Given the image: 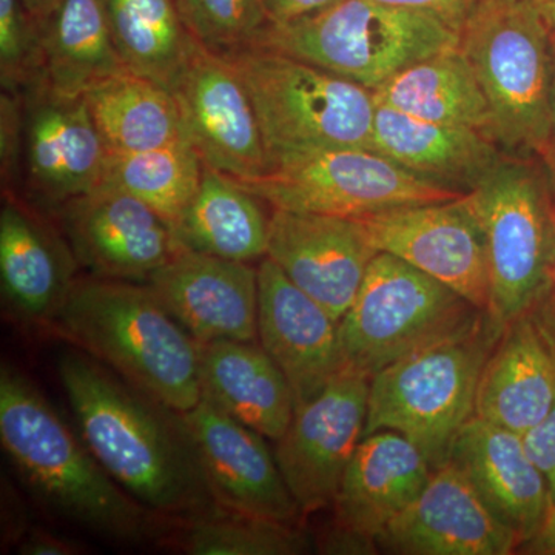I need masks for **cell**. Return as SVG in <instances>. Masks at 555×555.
Listing matches in <instances>:
<instances>
[{
	"label": "cell",
	"instance_id": "cell-10",
	"mask_svg": "<svg viewBox=\"0 0 555 555\" xmlns=\"http://www.w3.org/2000/svg\"><path fill=\"white\" fill-rule=\"evenodd\" d=\"M236 182L280 210L347 218L448 203L465 195L418 177L369 149L310 153L283 160L251 181Z\"/></svg>",
	"mask_w": 555,
	"mask_h": 555
},
{
	"label": "cell",
	"instance_id": "cell-1",
	"mask_svg": "<svg viewBox=\"0 0 555 555\" xmlns=\"http://www.w3.org/2000/svg\"><path fill=\"white\" fill-rule=\"evenodd\" d=\"M56 364L80 437L131 499L171 521L221 507L181 412L76 347Z\"/></svg>",
	"mask_w": 555,
	"mask_h": 555
},
{
	"label": "cell",
	"instance_id": "cell-39",
	"mask_svg": "<svg viewBox=\"0 0 555 555\" xmlns=\"http://www.w3.org/2000/svg\"><path fill=\"white\" fill-rule=\"evenodd\" d=\"M20 96L13 91L2 93V169L3 177L11 175L20 155L21 131Z\"/></svg>",
	"mask_w": 555,
	"mask_h": 555
},
{
	"label": "cell",
	"instance_id": "cell-25",
	"mask_svg": "<svg viewBox=\"0 0 555 555\" xmlns=\"http://www.w3.org/2000/svg\"><path fill=\"white\" fill-rule=\"evenodd\" d=\"M201 398L278 441L295 415L286 375L258 341L199 343Z\"/></svg>",
	"mask_w": 555,
	"mask_h": 555
},
{
	"label": "cell",
	"instance_id": "cell-12",
	"mask_svg": "<svg viewBox=\"0 0 555 555\" xmlns=\"http://www.w3.org/2000/svg\"><path fill=\"white\" fill-rule=\"evenodd\" d=\"M369 385L363 372L343 367L312 400L295 409L275 459L302 516L334 506L339 485L364 436Z\"/></svg>",
	"mask_w": 555,
	"mask_h": 555
},
{
	"label": "cell",
	"instance_id": "cell-42",
	"mask_svg": "<svg viewBox=\"0 0 555 555\" xmlns=\"http://www.w3.org/2000/svg\"><path fill=\"white\" fill-rule=\"evenodd\" d=\"M526 313L534 321L537 328L555 356V286L553 283L547 284L545 291L539 295Z\"/></svg>",
	"mask_w": 555,
	"mask_h": 555
},
{
	"label": "cell",
	"instance_id": "cell-4",
	"mask_svg": "<svg viewBox=\"0 0 555 555\" xmlns=\"http://www.w3.org/2000/svg\"><path fill=\"white\" fill-rule=\"evenodd\" d=\"M503 328L485 312L473 326L377 372L369 385L364 436L393 430L422 451L433 470L447 465L456 436L476 415L481 372Z\"/></svg>",
	"mask_w": 555,
	"mask_h": 555
},
{
	"label": "cell",
	"instance_id": "cell-34",
	"mask_svg": "<svg viewBox=\"0 0 555 555\" xmlns=\"http://www.w3.org/2000/svg\"><path fill=\"white\" fill-rule=\"evenodd\" d=\"M177 7L190 35L219 54L255 46L269 24L262 0H177Z\"/></svg>",
	"mask_w": 555,
	"mask_h": 555
},
{
	"label": "cell",
	"instance_id": "cell-32",
	"mask_svg": "<svg viewBox=\"0 0 555 555\" xmlns=\"http://www.w3.org/2000/svg\"><path fill=\"white\" fill-rule=\"evenodd\" d=\"M203 170L198 152L184 139L145 152H108L102 184L142 201L171 225L198 192Z\"/></svg>",
	"mask_w": 555,
	"mask_h": 555
},
{
	"label": "cell",
	"instance_id": "cell-33",
	"mask_svg": "<svg viewBox=\"0 0 555 555\" xmlns=\"http://www.w3.org/2000/svg\"><path fill=\"white\" fill-rule=\"evenodd\" d=\"M163 545L189 555H301L313 550L298 524L248 516L218 507L170 524Z\"/></svg>",
	"mask_w": 555,
	"mask_h": 555
},
{
	"label": "cell",
	"instance_id": "cell-3",
	"mask_svg": "<svg viewBox=\"0 0 555 555\" xmlns=\"http://www.w3.org/2000/svg\"><path fill=\"white\" fill-rule=\"evenodd\" d=\"M49 328L173 411L201 401L199 343L147 286L78 278Z\"/></svg>",
	"mask_w": 555,
	"mask_h": 555
},
{
	"label": "cell",
	"instance_id": "cell-26",
	"mask_svg": "<svg viewBox=\"0 0 555 555\" xmlns=\"http://www.w3.org/2000/svg\"><path fill=\"white\" fill-rule=\"evenodd\" d=\"M489 138L481 131L429 122L386 105L375 108V152L444 188H473L499 163Z\"/></svg>",
	"mask_w": 555,
	"mask_h": 555
},
{
	"label": "cell",
	"instance_id": "cell-5",
	"mask_svg": "<svg viewBox=\"0 0 555 555\" xmlns=\"http://www.w3.org/2000/svg\"><path fill=\"white\" fill-rule=\"evenodd\" d=\"M224 56L254 104L269 169L326 150H374V91L266 47Z\"/></svg>",
	"mask_w": 555,
	"mask_h": 555
},
{
	"label": "cell",
	"instance_id": "cell-8",
	"mask_svg": "<svg viewBox=\"0 0 555 555\" xmlns=\"http://www.w3.org/2000/svg\"><path fill=\"white\" fill-rule=\"evenodd\" d=\"M483 313L403 259L378 251L338 323L343 366L372 378L401 358L473 326Z\"/></svg>",
	"mask_w": 555,
	"mask_h": 555
},
{
	"label": "cell",
	"instance_id": "cell-22",
	"mask_svg": "<svg viewBox=\"0 0 555 555\" xmlns=\"http://www.w3.org/2000/svg\"><path fill=\"white\" fill-rule=\"evenodd\" d=\"M76 261L61 238L31 208L9 198L0 211V283L11 315L31 326L50 327L64 306Z\"/></svg>",
	"mask_w": 555,
	"mask_h": 555
},
{
	"label": "cell",
	"instance_id": "cell-29",
	"mask_svg": "<svg viewBox=\"0 0 555 555\" xmlns=\"http://www.w3.org/2000/svg\"><path fill=\"white\" fill-rule=\"evenodd\" d=\"M374 94L377 104L414 118L465 127L494 138L488 100L460 47L409 65Z\"/></svg>",
	"mask_w": 555,
	"mask_h": 555
},
{
	"label": "cell",
	"instance_id": "cell-31",
	"mask_svg": "<svg viewBox=\"0 0 555 555\" xmlns=\"http://www.w3.org/2000/svg\"><path fill=\"white\" fill-rule=\"evenodd\" d=\"M120 60L134 75L170 90L188 56L192 35L173 0H104Z\"/></svg>",
	"mask_w": 555,
	"mask_h": 555
},
{
	"label": "cell",
	"instance_id": "cell-44",
	"mask_svg": "<svg viewBox=\"0 0 555 555\" xmlns=\"http://www.w3.org/2000/svg\"><path fill=\"white\" fill-rule=\"evenodd\" d=\"M36 25L47 20L61 0H21Z\"/></svg>",
	"mask_w": 555,
	"mask_h": 555
},
{
	"label": "cell",
	"instance_id": "cell-35",
	"mask_svg": "<svg viewBox=\"0 0 555 555\" xmlns=\"http://www.w3.org/2000/svg\"><path fill=\"white\" fill-rule=\"evenodd\" d=\"M0 75L13 93L40 80L38 27L21 0H0Z\"/></svg>",
	"mask_w": 555,
	"mask_h": 555
},
{
	"label": "cell",
	"instance_id": "cell-17",
	"mask_svg": "<svg viewBox=\"0 0 555 555\" xmlns=\"http://www.w3.org/2000/svg\"><path fill=\"white\" fill-rule=\"evenodd\" d=\"M377 545L400 555H509L521 542L449 462L433 470L414 502L377 537Z\"/></svg>",
	"mask_w": 555,
	"mask_h": 555
},
{
	"label": "cell",
	"instance_id": "cell-2",
	"mask_svg": "<svg viewBox=\"0 0 555 555\" xmlns=\"http://www.w3.org/2000/svg\"><path fill=\"white\" fill-rule=\"evenodd\" d=\"M0 441L40 505L109 542L142 546L169 531L101 466L39 387L17 369L0 371Z\"/></svg>",
	"mask_w": 555,
	"mask_h": 555
},
{
	"label": "cell",
	"instance_id": "cell-19",
	"mask_svg": "<svg viewBox=\"0 0 555 555\" xmlns=\"http://www.w3.org/2000/svg\"><path fill=\"white\" fill-rule=\"evenodd\" d=\"M24 158L33 192L53 206L102 184L105 147L86 98L54 93L43 82L27 87Z\"/></svg>",
	"mask_w": 555,
	"mask_h": 555
},
{
	"label": "cell",
	"instance_id": "cell-40",
	"mask_svg": "<svg viewBox=\"0 0 555 555\" xmlns=\"http://www.w3.org/2000/svg\"><path fill=\"white\" fill-rule=\"evenodd\" d=\"M17 553L22 555H76L82 547L72 540L62 539L43 528H30L17 543Z\"/></svg>",
	"mask_w": 555,
	"mask_h": 555
},
{
	"label": "cell",
	"instance_id": "cell-24",
	"mask_svg": "<svg viewBox=\"0 0 555 555\" xmlns=\"http://www.w3.org/2000/svg\"><path fill=\"white\" fill-rule=\"evenodd\" d=\"M554 404L555 356L525 312L506 324L486 361L476 416L524 436Z\"/></svg>",
	"mask_w": 555,
	"mask_h": 555
},
{
	"label": "cell",
	"instance_id": "cell-38",
	"mask_svg": "<svg viewBox=\"0 0 555 555\" xmlns=\"http://www.w3.org/2000/svg\"><path fill=\"white\" fill-rule=\"evenodd\" d=\"M313 550L328 555H371L378 553L375 540L369 539L332 520L323 531L315 537Z\"/></svg>",
	"mask_w": 555,
	"mask_h": 555
},
{
	"label": "cell",
	"instance_id": "cell-27",
	"mask_svg": "<svg viewBox=\"0 0 555 555\" xmlns=\"http://www.w3.org/2000/svg\"><path fill=\"white\" fill-rule=\"evenodd\" d=\"M38 27L40 82L62 96H83L130 72L109 33L104 0H61Z\"/></svg>",
	"mask_w": 555,
	"mask_h": 555
},
{
	"label": "cell",
	"instance_id": "cell-41",
	"mask_svg": "<svg viewBox=\"0 0 555 555\" xmlns=\"http://www.w3.org/2000/svg\"><path fill=\"white\" fill-rule=\"evenodd\" d=\"M338 0H262L269 24H286L334 5Z\"/></svg>",
	"mask_w": 555,
	"mask_h": 555
},
{
	"label": "cell",
	"instance_id": "cell-21",
	"mask_svg": "<svg viewBox=\"0 0 555 555\" xmlns=\"http://www.w3.org/2000/svg\"><path fill=\"white\" fill-rule=\"evenodd\" d=\"M449 462L465 474L488 509L516 532L521 546L545 524L550 491L520 434L474 415L456 436Z\"/></svg>",
	"mask_w": 555,
	"mask_h": 555
},
{
	"label": "cell",
	"instance_id": "cell-7",
	"mask_svg": "<svg viewBox=\"0 0 555 555\" xmlns=\"http://www.w3.org/2000/svg\"><path fill=\"white\" fill-rule=\"evenodd\" d=\"M255 46L377 91L409 65L460 47V33L422 11L338 0L297 21L268 24Z\"/></svg>",
	"mask_w": 555,
	"mask_h": 555
},
{
	"label": "cell",
	"instance_id": "cell-11",
	"mask_svg": "<svg viewBox=\"0 0 555 555\" xmlns=\"http://www.w3.org/2000/svg\"><path fill=\"white\" fill-rule=\"evenodd\" d=\"M170 91L185 137L206 166L236 181H251L269 170L257 113L228 56L192 36Z\"/></svg>",
	"mask_w": 555,
	"mask_h": 555
},
{
	"label": "cell",
	"instance_id": "cell-43",
	"mask_svg": "<svg viewBox=\"0 0 555 555\" xmlns=\"http://www.w3.org/2000/svg\"><path fill=\"white\" fill-rule=\"evenodd\" d=\"M520 554L555 555V507L547 514L545 524L529 542L518 550Z\"/></svg>",
	"mask_w": 555,
	"mask_h": 555
},
{
	"label": "cell",
	"instance_id": "cell-30",
	"mask_svg": "<svg viewBox=\"0 0 555 555\" xmlns=\"http://www.w3.org/2000/svg\"><path fill=\"white\" fill-rule=\"evenodd\" d=\"M83 98L108 152H145L188 139L171 91L133 72L102 80Z\"/></svg>",
	"mask_w": 555,
	"mask_h": 555
},
{
	"label": "cell",
	"instance_id": "cell-15",
	"mask_svg": "<svg viewBox=\"0 0 555 555\" xmlns=\"http://www.w3.org/2000/svg\"><path fill=\"white\" fill-rule=\"evenodd\" d=\"M377 254L360 218L273 208L266 257L338 323Z\"/></svg>",
	"mask_w": 555,
	"mask_h": 555
},
{
	"label": "cell",
	"instance_id": "cell-45",
	"mask_svg": "<svg viewBox=\"0 0 555 555\" xmlns=\"http://www.w3.org/2000/svg\"><path fill=\"white\" fill-rule=\"evenodd\" d=\"M535 5L539 7L540 13L545 17L546 24L550 25L551 30H555V0H534Z\"/></svg>",
	"mask_w": 555,
	"mask_h": 555
},
{
	"label": "cell",
	"instance_id": "cell-46",
	"mask_svg": "<svg viewBox=\"0 0 555 555\" xmlns=\"http://www.w3.org/2000/svg\"><path fill=\"white\" fill-rule=\"evenodd\" d=\"M553 47H554V118H553V137H551L550 152L547 155H553L555 152V30L553 31Z\"/></svg>",
	"mask_w": 555,
	"mask_h": 555
},
{
	"label": "cell",
	"instance_id": "cell-9",
	"mask_svg": "<svg viewBox=\"0 0 555 555\" xmlns=\"http://www.w3.org/2000/svg\"><path fill=\"white\" fill-rule=\"evenodd\" d=\"M465 201L483 232L491 284L488 312L506 326L551 283L553 204L534 170L502 159L465 193Z\"/></svg>",
	"mask_w": 555,
	"mask_h": 555
},
{
	"label": "cell",
	"instance_id": "cell-6",
	"mask_svg": "<svg viewBox=\"0 0 555 555\" xmlns=\"http://www.w3.org/2000/svg\"><path fill=\"white\" fill-rule=\"evenodd\" d=\"M460 49L492 113V133L509 149L550 152L554 118L553 30L534 0H480Z\"/></svg>",
	"mask_w": 555,
	"mask_h": 555
},
{
	"label": "cell",
	"instance_id": "cell-14",
	"mask_svg": "<svg viewBox=\"0 0 555 555\" xmlns=\"http://www.w3.org/2000/svg\"><path fill=\"white\" fill-rule=\"evenodd\" d=\"M60 217L78 266L91 276L147 281L179 248L166 219L113 185L67 201Z\"/></svg>",
	"mask_w": 555,
	"mask_h": 555
},
{
	"label": "cell",
	"instance_id": "cell-18",
	"mask_svg": "<svg viewBox=\"0 0 555 555\" xmlns=\"http://www.w3.org/2000/svg\"><path fill=\"white\" fill-rule=\"evenodd\" d=\"M198 343L258 341V269L178 248L145 281Z\"/></svg>",
	"mask_w": 555,
	"mask_h": 555
},
{
	"label": "cell",
	"instance_id": "cell-28",
	"mask_svg": "<svg viewBox=\"0 0 555 555\" xmlns=\"http://www.w3.org/2000/svg\"><path fill=\"white\" fill-rule=\"evenodd\" d=\"M269 222L261 199L204 164L198 192L171 230L179 248L251 262L268 254Z\"/></svg>",
	"mask_w": 555,
	"mask_h": 555
},
{
	"label": "cell",
	"instance_id": "cell-13",
	"mask_svg": "<svg viewBox=\"0 0 555 555\" xmlns=\"http://www.w3.org/2000/svg\"><path fill=\"white\" fill-rule=\"evenodd\" d=\"M360 219L378 251L403 259L488 312L491 284L483 232L465 195L448 203L398 207Z\"/></svg>",
	"mask_w": 555,
	"mask_h": 555
},
{
	"label": "cell",
	"instance_id": "cell-20",
	"mask_svg": "<svg viewBox=\"0 0 555 555\" xmlns=\"http://www.w3.org/2000/svg\"><path fill=\"white\" fill-rule=\"evenodd\" d=\"M258 339L286 375L295 409L345 367L338 321L268 257L258 266Z\"/></svg>",
	"mask_w": 555,
	"mask_h": 555
},
{
	"label": "cell",
	"instance_id": "cell-36",
	"mask_svg": "<svg viewBox=\"0 0 555 555\" xmlns=\"http://www.w3.org/2000/svg\"><path fill=\"white\" fill-rule=\"evenodd\" d=\"M524 441L532 462L545 477L551 509H553L555 507V404L539 425L524 434Z\"/></svg>",
	"mask_w": 555,
	"mask_h": 555
},
{
	"label": "cell",
	"instance_id": "cell-47",
	"mask_svg": "<svg viewBox=\"0 0 555 555\" xmlns=\"http://www.w3.org/2000/svg\"><path fill=\"white\" fill-rule=\"evenodd\" d=\"M551 219H553V233H554V246H553V261H551V283L555 286V204L551 207Z\"/></svg>",
	"mask_w": 555,
	"mask_h": 555
},
{
	"label": "cell",
	"instance_id": "cell-23",
	"mask_svg": "<svg viewBox=\"0 0 555 555\" xmlns=\"http://www.w3.org/2000/svg\"><path fill=\"white\" fill-rule=\"evenodd\" d=\"M433 467L401 434L378 430L361 438L339 485L334 521L377 542L390 521L425 489Z\"/></svg>",
	"mask_w": 555,
	"mask_h": 555
},
{
	"label": "cell",
	"instance_id": "cell-16",
	"mask_svg": "<svg viewBox=\"0 0 555 555\" xmlns=\"http://www.w3.org/2000/svg\"><path fill=\"white\" fill-rule=\"evenodd\" d=\"M182 418L219 505L248 516L298 524L302 513L266 437L204 398L182 412Z\"/></svg>",
	"mask_w": 555,
	"mask_h": 555
},
{
	"label": "cell",
	"instance_id": "cell-37",
	"mask_svg": "<svg viewBox=\"0 0 555 555\" xmlns=\"http://www.w3.org/2000/svg\"><path fill=\"white\" fill-rule=\"evenodd\" d=\"M386 5L401 7L430 14L462 35L463 27L480 0H374Z\"/></svg>",
	"mask_w": 555,
	"mask_h": 555
}]
</instances>
